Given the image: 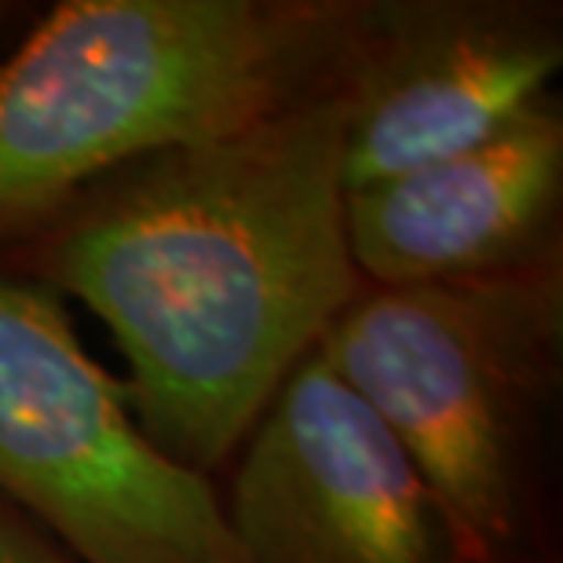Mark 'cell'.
Masks as SVG:
<instances>
[{
    "label": "cell",
    "mask_w": 563,
    "mask_h": 563,
    "mask_svg": "<svg viewBox=\"0 0 563 563\" xmlns=\"http://www.w3.org/2000/svg\"><path fill=\"white\" fill-rule=\"evenodd\" d=\"M0 563H74V560H66L59 549L44 545V538L0 501Z\"/></svg>",
    "instance_id": "obj_8"
},
{
    "label": "cell",
    "mask_w": 563,
    "mask_h": 563,
    "mask_svg": "<svg viewBox=\"0 0 563 563\" xmlns=\"http://www.w3.org/2000/svg\"><path fill=\"white\" fill-rule=\"evenodd\" d=\"M336 85L96 184L41 264L114 336L146 439L206 476L358 297Z\"/></svg>",
    "instance_id": "obj_1"
},
{
    "label": "cell",
    "mask_w": 563,
    "mask_h": 563,
    "mask_svg": "<svg viewBox=\"0 0 563 563\" xmlns=\"http://www.w3.org/2000/svg\"><path fill=\"white\" fill-rule=\"evenodd\" d=\"M563 198V110L538 99L472 151L347 190V250L374 286H439L549 261Z\"/></svg>",
    "instance_id": "obj_7"
},
{
    "label": "cell",
    "mask_w": 563,
    "mask_h": 563,
    "mask_svg": "<svg viewBox=\"0 0 563 563\" xmlns=\"http://www.w3.org/2000/svg\"><path fill=\"white\" fill-rule=\"evenodd\" d=\"M556 11L487 0L369 4L336 77L347 190L472 151L549 96Z\"/></svg>",
    "instance_id": "obj_6"
},
{
    "label": "cell",
    "mask_w": 563,
    "mask_h": 563,
    "mask_svg": "<svg viewBox=\"0 0 563 563\" xmlns=\"http://www.w3.org/2000/svg\"><path fill=\"white\" fill-rule=\"evenodd\" d=\"M352 4L66 0L0 59V239L336 85Z\"/></svg>",
    "instance_id": "obj_2"
},
{
    "label": "cell",
    "mask_w": 563,
    "mask_h": 563,
    "mask_svg": "<svg viewBox=\"0 0 563 563\" xmlns=\"http://www.w3.org/2000/svg\"><path fill=\"white\" fill-rule=\"evenodd\" d=\"M0 494L85 563H242L209 476L146 439L63 300L4 272Z\"/></svg>",
    "instance_id": "obj_4"
},
{
    "label": "cell",
    "mask_w": 563,
    "mask_h": 563,
    "mask_svg": "<svg viewBox=\"0 0 563 563\" xmlns=\"http://www.w3.org/2000/svg\"><path fill=\"white\" fill-rule=\"evenodd\" d=\"M560 336V267L542 261L490 278L374 286L314 352L410 454L461 560L494 563L527 516Z\"/></svg>",
    "instance_id": "obj_3"
},
{
    "label": "cell",
    "mask_w": 563,
    "mask_h": 563,
    "mask_svg": "<svg viewBox=\"0 0 563 563\" xmlns=\"http://www.w3.org/2000/svg\"><path fill=\"white\" fill-rule=\"evenodd\" d=\"M223 520L242 563H465L418 465L319 352L245 435Z\"/></svg>",
    "instance_id": "obj_5"
}]
</instances>
